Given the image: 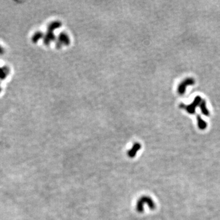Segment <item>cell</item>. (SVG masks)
Returning <instances> with one entry per match:
<instances>
[{
  "label": "cell",
  "instance_id": "obj_9",
  "mask_svg": "<svg viewBox=\"0 0 220 220\" xmlns=\"http://www.w3.org/2000/svg\"><path fill=\"white\" fill-rule=\"evenodd\" d=\"M0 91H1V89H0Z\"/></svg>",
  "mask_w": 220,
  "mask_h": 220
},
{
  "label": "cell",
  "instance_id": "obj_7",
  "mask_svg": "<svg viewBox=\"0 0 220 220\" xmlns=\"http://www.w3.org/2000/svg\"><path fill=\"white\" fill-rule=\"evenodd\" d=\"M42 34L41 33H37L33 35V38H32V40H33V42H36L39 39H41L42 37Z\"/></svg>",
  "mask_w": 220,
  "mask_h": 220
},
{
  "label": "cell",
  "instance_id": "obj_3",
  "mask_svg": "<svg viewBox=\"0 0 220 220\" xmlns=\"http://www.w3.org/2000/svg\"><path fill=\"white\" fill-rule=\"evenodd\" d=\"M194 84V80L193 78H188L185 79V80H183L182 82L181 83V84L179 85L178 87V93L179 94L183 95L185 94L186 91V87L188 86L193 85Z\"/></svg>",
  "mask_w": 220,
  "mask_h": 220
},
{
  "label": "cell",
  "instance_id": "obj_4",
  "mask_svg": "<svg viewBox=\"0 0 220 220\" xmlns=\"http://www.w3.org/2000/svg\"><path fill=\"white\" fill-rule=\"evenodd\" d=\"M141 146L139 143H135V144L133 146V147H131V149H130L127 152V155L129 156V157L132 158H134L137 154L138 153V152L141 149Z\"/></svg>",
  "mask_w": 220,
  "mask_h": 220
},
{
  "label": "cell",
  "instance_id": "obj_8",
  "mask_svg": "<svg viewBox=\"0 0 220 220\" xmlns=\"http://www.w3.org/2000/svg\"><path fill=\"white\" fill-rule=\"evenodd\" d=\"M4 53V50L3 48L0 46V54H3Z\"/></svg>",
  "mask_w": 220,
  "mask_h": 220
},
{
  "label": "cell",
  "instance_id": "obj_5",
  "mask_svg": "<svg viewBox=\"0 0 220 220\" xmlns=\"http://www.w3.org/2000/svg\"><path fill=\"white\" fill-rule=\"evenodd\" d=\"M200 109L201 110L202 113L205 116H209V111L207 109V105H206V102L205 100H202L199 105Z\"/></svg>",
  "mask_w": 220,
  "mask_h": 220
},
{
  "label": "cell",
  "instance_id": "obj_1",
  "mask_svg": "<svg viewBox=\"0 0 220 220\" xmlns=\"http://www.w3.org/2000/svg\"><path fill=\"white\" fill-rule=\"evenodd\" d=\"M144 204L148 206L149 207V209L151 210H154L155 209V204L154 202L153 201L152 199L150 198L149 196H144L140 198L138 202H137V206H136V209L137 211L139 213H143L144 211Z\"/></svg>",
  "mask_w": 220,
  "mask_h": 220
},
{
  "label": "cell",
  "instance_id": "obj_2",
  "mask_svg": "<svg viewBox=\"0 0 220 220\" xmlns=\"http://www.w3.org/2000/svg\"><path fill=\"white\" fill-rule=\"evenodd\" d=\"M202 100L201 97H199V96H197V97H195L193 103L190 104V105H184L183 103H181V105H180V107H181V108L185 109L188 113L193 114H194L196 108V107L198 106H199L200 103H201Z\"/></svg>",
  "mask_w": 220,
  "mask_h": 220
},
{
  "label": "cell",
  "instance_id": "obj_6",
  "mask_svg": "<svg viewBox=\"0 0 220 220\" xmlns=\"http://www.w3.org/2000/svg\"><path fill=\"white\" fill-rule=\"evenodd\" d=\"M197 120H198V125L199 128L201 130H204L207 127V123L204 121L199 115L197 116Z\"/></svg>",
  "mask_w": 220,
  "mask_h": 220
}]
</instances>
